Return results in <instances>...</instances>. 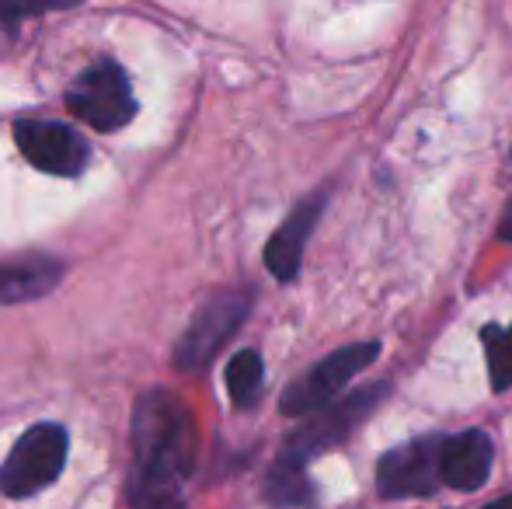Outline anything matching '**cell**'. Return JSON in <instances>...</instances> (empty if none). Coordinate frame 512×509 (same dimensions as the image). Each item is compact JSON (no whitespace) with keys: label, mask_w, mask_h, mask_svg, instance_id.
<instances>
[{"label":"cell","mask_w":512,"mask_h":509,"mask_svg":"<svg viewBox=\"0 0 512 509\" xmlns=\"http://www.w3.org/2000/svg\"><path fill=\"white\" fill-rule=\"evenodd\" d=\"M196 457V429L182 398L164 387L140 394L133 408V509H182V482Z\"/></svg>","instance_id":"cell-1"},{"label":"cell","mask_w":512,"mask_h":509,"mask_svg":"<svg viewBox=\"0 0 512 509\" xmlns=\"http://www.w3.org/2000/svg\"><path fill=\"white\" fill-rule=\"evenodd\" d=\"M67 464V429L56 422H39L18 443L0 468V492L11 499H28L49 489Z\"/></svg>","instance_id":"cell-2"},{"label":"cell","mask_w":512,"mask_h":509,"mask_svg":"<svg viewBox=\"0 0 512 509\" xmlns=\"http://www.w3.org/2000/svg\"><path fill=\"white\" fill-rule=\"evenodd\" d=\"M387 398V384H370L363 391H352L349 398H335L328 405L307 412L310 419L300 429H293L290 440L283 447V457L307 464L310 457H317L321 450H331L352 433L363 419H370L373 408Z\"/></svg>","instance_id":"cell-3"},{"label":"cell","mask_w":512,"mask_h":509,"mask_svg":"<svg viewBox=\"0 0 512 509\" xmlns=\"http://www.w3.org/2000/svg\"><path fill=\"white\" fill-rule=\"evenodd\" d=\"M67 109L81 123L112 133V129H122L136 116V98L129 91V81L119 63L98 60L67 91Z\"/></svg>","instance_id":"cell-4"},{"label":"cell","mask_w":512,"mask_h":509,"mask_svg":"<svg viewBox=\"0 0 512 509\" xmlns=\"http://www.w3.org/2000/svg\"><path fill=\"white\" fill-rule=\"evenodd\" d=\"M248 304L251 300L244 297V293H234V290L213 293V297L196 311V318H192V325L185 328L182 339H178V349H175L178 370L196 374V370L209 367L213 356L227 346L230 335L241 328L244 314H248Z\"/></svg>","instance_id":"cell-5"},{"label":"cell","mask_w":512,"mask_h":509,"mask_svg":"<svg viewBox=\"0 0 512 509\" xmlns=\"http://www.w3.org/2000/svg\"><path fill=\"white\" fill-rule=\"evenodd\" d=\"M377 356H380V342H359V346L335 349V353L324 356L321 363H314L300 381H293L286 387L283 401H279L283 415H307V412H314V408L335 401L338 391H342L359 370L370 367Z\"/></svg>","instance_id":"cell-6"},{"label":"cell","mask_w":512,"mask_h":509,"mask_svg":"<svg viewBox=\"0 0 512 509\" xmlns=\"http://www.w3.org/2000/svg\"><path fill=\"white\" fill-rule=\"evenodd\" d=\"M446 436H418L411 443L387 450L377 468V489L387 499L432 496L443 485L439 478V454Z\"/></svg>","instance_id":"cell-7"},{"label":"cell","mask_w":512,"mask_h":509,"mask_svg":"<svg viewBox=\"0 0 512 509\" xmlns=\"http://www.w3.org/2000/svg\"><path fill=\"white\" fill-rule=\"evenodd\" d=\"M14 143L25 154V161L46 171V175L74 178L88 164L84 136L63 123H53V119H21L14 126Z\"/></svg>","instance_id":"cell-8"},{"label":"cell","mask_w":512,"mask_h":509,"mask_svg":"<svg viewBox=\"0 0 512 509\" xmlns=\"http://www.w3.org/2000/svg\"><path fill=\"white\" fill-rule=\"evenodd\" d=\"M492 475V440L485 429H464V433L443 440L439 454V478L457 492H474Z\"/></svg>","instance_id":"cell-9"},{"label":"cell","mask_w":512,"mask_h":509,"mask_svg":"<svg viewBox=\"0 0 512 509\" xmlns=\"http://www.w3.org/2000/svg\"><path fill=\"white\" fill-rule=\"evenodd\" d=\"M321 210H324V196H310L307 203H300L297 210L286 217V224L272 234V241L265 245V265H269V272L276 279H283V283L297 279L300 262H304L307 238H310V231H314Z\"/></svg>","instance_id":"cell-10"},{"label":"cell","mask_w":512,"mask_h":509,"mask_svg":"<svg viewBox=\"0 0 512 509\" xmlns=\"http://www.w3.org/2000/svg\"><path fill=\"white\" fill-rule=\"evenodd\" d=\"M60 272L63 269L53 258H21V262L0 265V300L18 304V300L42 297L60 279Z\"/></svg>","instance_id":"cell-11"},{"label":"cell","mask_w":512,"mask_h":509,"mask_svg":"<svg viewBox=\"0 0 512 509\" xmlns=\"http://www.w3.org/2000/svg\"><path fill=\"white\" fill-rule=\"evenodd\" d=\"M304 468L307 464L279 454L276 468L269 471V482H265V499L279 509H304L314 503V489H310V478Z\"/></svg>","instance_id":"cell-12"},{"label":"cell","mask_w":512,"mask_h":509,"mask_svg":"<svg viewBox=\"0 0 512 509\" xmlns=\"http://www.w3.org/2000/svg\"><path fill=\"white\" fill-rule=\"evenodd\" d=\"M262 356L255 349H241L234 360L227 363V391L237 408H248L262 391Z\"/></svg>","instance_id":"cell-13"},{"label":"cell","mask_w":512,"mask_h":509,"mask_svg":"<svg viewBox=\"0 0 512 509\" xmlns=\"http://www.w3.org/2000/svg\"><path fill=\"white\" fill-rule=\"evenodd\" d=\"M481 342H485L488 356V377H492L495 391H509L512 387V325H488L481 328Z\"/></svg>","instance_id":"cell-14"},{"label":"cell","mask_w":512,"mask_h":509,"mask_svg":"<svg viewBox=\"0 0 512 509\" xmlns=\"http://www.w3.org/2000/svg\"><path fill=\"white\" fill-rule=\"evenodd\" d=\"M0 4H7L14 14H46V11H63V7H74L81 4V0H0Z\"/></svg>","instance_id":"cell-15"},{"label":"cell","mask_w":512,"mask_h":509,"mask_svg":"<svg viewBox=\"0 0 512 509\" xmlns=\"http://www.w3.org/2000/svg\"><path fill=\"white\" fill-rule=\"evenodd\" d=\"M18 28H21V14H14L7 4H0V56H7L14 49Z\"/></svg>","instance_id":"cell-16"},{"label":"cell","mask_w":512,"mask_h":509,"mask_svg":"<svg viewBox=\"0 0 512 509\" xmlns=\"http://www.w3.org/2000/svg\"><path fill=\"white\" fill-rule=\"evenodd\" d=\"M499 238L502 241H512V203H509L506 217H502V224H499Z\"/></svg>","instance_id":"cell-17"},{"label":"cell","mask_w":512,"mask_h":509,"mask_svg":"<svg viewBox=\"0 0 512 509\" xmlns=\"http://www.w3.org/2000/svg\"><path fill=\"white\" fill-rule=\"evenodd\" d=\"M485 509H512V496H502V499H495V503H488Z\"/></svg>","instance_id":"cell-18"}]
</instances>
